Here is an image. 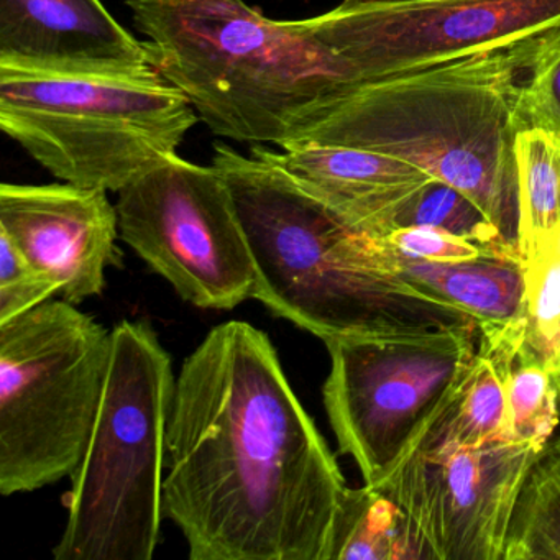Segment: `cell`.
Segmentation results:
<instances>
[{
    "instance_id": "1",
    "label": "cell",
    "mask_w": 560,
    "mask_h": 560,
    "mask_svg": "<svg viewBox=\"0 0 560 560\" xmlns=\"http://www.w3.org/2000/svg\"><path fill=\"white\" fill-rule=\"evenodd\" d=\"M346 478L277 349L215 326L176 375L163 514L192 560H323Z\"/></svg>"
},
{
    "instance_id": "2",
    "label": "cell",
    "mask_w": 560,
    "mask_h": 560,
    "mask_svg": "<svg viewBox=\"0 0 560 560\" xmlns=\"http://www.w3.org/2000/svg\"><path fill=\"white\" fill-rule=\"evenodd\" d=\"M153 65L215 136L252 145L296 142L369 83L352 19L265 18L245 0H124Z\"/></svg>"
},
{
    "instance_id": "3",
    "label": "cell",
    "mask_w": 560,
    "mask_h": 560,
    "mask_svg": "<svg viewBox=\"0 0 560 560\" xmlns=\"http://www.w3.org/2000/svg\"><path fill=\"white\" fill-rule=\"evenodd\" d=\"M212 166L255 265L254 300L320 340L474 330L470 314L418 287L385 238L353 231L254 145L215 143Z\"/></svg>"
},
{
    "instance_id": "4",
    "label": "cell",
    "mask_w": 560,
    "mask_h": 560,
    "mask_svg": "<svg viewBox=\"0 0 560 560\" xmlns=\"http://www.w3.org/2000/svg\"><path fill=\"white\" fill-rule=\"evenodd\" d=\"M521 48L369 81L296 142L395 156L467 195L520 252ZM523 255V254H521Z\"/></svg>"
},
{
    "instance_id": "5",
    "label": "cell",
    "mask_w": 560,
    "mask_h": 560,
    "mask_svg": "<svg viewBox=\"0 0 560 560\" xmlns=\"http://www.w3.org/2000/svg\"><path fill=\"white\" fill-rule=\"evenodd\" d=\"M173 362L143 320L113 329L109 369L86 451L71 475L57 560H152L162 539Z\"/></svg>"
},
{
    "instance_id": "6",
    "label": "cell",
    "mask_w": 560,
    "mask_h": 560,
    "mask_svg": "<svg viewBox=\"0 0 560 560\" xmlns=\"http://www.w3.org/2000/svg\"><path fill=\"white\" fill-rule=\"evenodd\" d=\"M198 110L160 74L0 67V127L55 178L119 192L178 153Z\"/></svg>"
},
{
    "instance_id": "7",
    "label": "cell",
    "mask_w": 560,
    "mask_h": 560,
    "mask_svg": "<svg viewBox=\"0 0 560 560\" xmlns=\"http://www.w3.org/2000/svg\"><path fill=\"white\" fill-rule=\"evenodd\" d=\"M113 330L65 300L0 323V493L71 477L93 432Z\"/></svg>"
},
{
    "instance_id": "8",
    "label": "cell",
    "mask_w": 560,
    "mask_h": 560,
    "mask_svg": "<svg viewBox=\"0 0 560 560\" xmlns=\"http://www.w3.org/2000/svg\"><path fill=\"white\" fill-rule=\"evenodd\" d=\"M478 332L326 340L330 372L323 396L340 454L375 485L432 415L460 388L477 355Z\"/></svg>"
},
{
    "instance_id": "9",
    "label": "cell",
    "mask_w": 560,
    "mask_h": 560,
    "mask_svg": "<svg viewBox=\"0 0 560 560\" xmlns=\"http://www.w3.org/2000/svg\"><path fill=\"white\" fill-rule=\"evenodd\" d=\"M117 195L120 238L182 300L219 311L254 300V258L214 166L176 153Z\"/></svg>"
},
{
    "instance_id": "10",
    "label": "cell",
    "mask_w": 560,
    "mask_h": 560,
    "mask_svg": "<svg viewBox=\"0 0 560 560\" xmlns=\"http://www.w3.org/2000/svg\"><path fill=\"white\" fill-rule=\"evenodd\" d=\"M537 455L511 441L411 448L370 487L402 511L424 560H503L517 494Z\"/></svg>"
},
{
    "instance_id": "11",
    "label": "cell",
    "mask_w": 560,
    "mask_h": 560,
    "mask_svg": "<svg viewBox=\"0 0 560 560\" xmlns=\"http://www.w3.org/2000/svg\"><path fill=\"white\" fill-rule=\"evenodd\" d=\"M349 12L370 81L514 50L560 27V0H425Z\"/></svg>"
},
{
    "instance_id": "12",
    "label": "cell",
    "mask_w": 560,
    "mask_h": 560,
    "mask_svg": "<svg viewBox=\"0 0 560 560\" xmlns=\"http://www.w3.org/2000/svg\"><path fill=\"white\" fill-rule=\"evenodd\" d=\"M0 234L77 306L103 294L107 270L122 265L119 215L104 189L4 183Z\"/></svg>"
},
{
    "instance_id": "13",
    "label": "cell",
    "mask_w": 560,
    "mask_h": 560,
    "mask_svg": "<svg viewBox=\"0 0 560 560\" xmlns=\"http://www.w3.org/2000/svg\"><path fill=\"white\" fill-rule=\"evenodd\" d=\"M0 67L104 77L159 71L149 44L101 0H0Z\"/></svg>"
},
{
    "instance_id": "14",
    "label": "cell",
    "mask_w": 560,
    "mask_h": 560,
    "mask_svg": "<svg viewBox=\"0 0 560 560\" xmlns=\"http://www.w3.org/2000/svg\"><path fill=\"white\" fill-rule=\"evenodd\" d=\"M265 155L332 209L353 231L386 237L412 196L434 176L411 163L355 147L291 142Z\"/></svg>"
},
{
    "instance_id": "15",
    "label": "cell",
    "mask_w": 560,
    "mask_h": 560,
    "mask_svg": "<svg viewBox=\"0 0 560 560\" xmlns=\"http://www.w3.org/2000/svg\"><path fill=\"white\" fill-rule=\"evenodd\" d=\"M398 260L409 280L477 320L478 349L498 355L520 349L527 320L526 258L488 252L460 264H431L399 255Z\"/></svg>"
},
{
    "instance_id": "16",
    "label": "cell",
    "mask_w": 560,
    "mask_h": 560,
    "mask_svg": "<svg viewBox=\"0 0 560 560\" xmlns=\"http://www.w3.org/2000/svg\"><path fill=\"white\" fill-rule=\"evenodd\" d=\"M493 441H508L503 369L477 347L460 388L419 429L405 452L439 444L480 447Z\"/></svg>"
},
{
    "instance_id": "17",
    "label": "cell",
    "mask_w": 560,
    "mask_h": 560,
    "mask_svg": "<svg viewBox=\"0 0 560 560\" xmlns=\"http://www.w3.org/2000/svg\"><path fill=\"white\" fill-rule=\"evenodd\" d=\"M323 560H424L402 511L385 493L346 488Z\"/></svg>"
},
{
    "instance_id": "18",
    "label": "cell",
    "mask_w": 560,
    "mask_h": 560,
    "mask_svg": "<svg viewBox=\"0 0 560 560\" xmlns=\"http://www.w3.org/2000/svg\"><path fill=\"white\" fill-rule=\"evenodd\" d=\"M514 168L520 248L529 258L560 228V139L536 127H523L514 140Z\"/></svg>"
},
{
    "instance_id": "19",
    "label": "cell",
    "mask_w": 560,
    "mask_h": 560,
    "mask_svg": "<svg viewBox=\"0 0 560 560\" xmlns=\"http://www.w3.org/2000/svg\"><path fill=\"white\" fill-rule=\"evenodd\" d=\"M560 560V438L527 471L508 530L503 560Z\"/></svg>"
},
{
    "instance_id": "20",
    "label": "cell",
    "mask_w": 560,
    "mask_h": 560,
    "mask_svg": "<svg viewBox=\"0 0 560 560\" xmlns=\"http://www.w3.org/2000/svg\"><path fill=\"white\" fill-rule=\"evenodd\" d=\"M497 360L503 369L506 388L508 441L540 452L560 422L550 373L521 347L510 359Z\"/></svg>"
},
{
    "instance_id": "21",
    "label": "cell",
    "mask_w": 560,
    "mask_h": 560,
    "mask_svg": "<svg viewBox=\"0 0 560 560\" xmlns=\"http://www.w3.org/2000/svg\"><path fill=\"white\" fill-rule=\"evenodd\" d=\"M412 225L439 229V231L483 245L490 250L521 255L508 244L500 229L478 208L477 202L438 178L425 183L399 215L398 229L412 228Z\"/></svg>"
},
{
    "instance_id": "22",
    "label": "cell",
    "mask_w": 560,
    "mask_h": 560,
    "mask_svg": "<svg viewBox=\"0 0 560 560\" xmlns=\"http://www.w3.org/2000/svg\"><path fill=\"white\" fill-rule=\"evenodd\" d=\"M527 320L521 349L560 375V258L549 250L526 258Z\"/></svg>"
},
{
    "instance_id": "23",
    "label": "cell",
    "mask_w": 560,
    "mask_h": 560,
    "mask_svg": "<svg viewBox=\"0 0 560 560\" xmlns=\"http://www.w3.org/2000/svg\"><path fill=\"white\" fill-rule=\"evenodd\" d=\"M520 114L524 127L560 139V27L521 48Z\"/></svg>"
},
{
    "instance_id": "24",
    "label": "cell",
    "mask_w": 560,
    "mask_h": 560,
    "mask_svg": "<svg viewBox=\"0 0 560 560\" xmlns=\"http://www.w3.org/2000/svg\"><path fill=\"white\" fill-rule=\"evenodd\" d=\"M57 294L58 284L34 267L8 235L0 234V323L27 313Z\"/></svg>"
},
{
    "instance_id": "25",
    "label": "cell",
    "mask_w": 560,
    "mask_h": 560,
    "mask_svg": "<svg viewBox=\"0 0 560 560\" xmlns=\"http://www.w3.org/2000/svg\"><path fill=\"white\" fill-rule=\"evenodd\" d=\"M383 238L399 257L431 261V264H460V261L475 260L488 252H501L490 250L483 245L439 231V229L419 228V225L395 229L392 234Z\"/></svg>"
},
{
    "instance_id": "26",
    "label": "cell",
    "mask_w": 560,
    "mask_h": 560,
    "mask_svg": "<svg viewBox=\"0 0 560 560\" xmlns=\"http://www.w3.org/2000/svg\"><path fill=\"white\" fill-rule=\"evenodd\" d=\"M425 0H343L339 9L342 11H355V9L388 8V5L415 4Z\"/></svg>"
},
{
    "instance_id": "27",
    "label": "cell",
    "mask_w": 560,
    "mask_h": 560,
    "mask_svg": "<svg viewBox=\"0 0 560 560\" xmlns=\"http://www.w3.org/2000/svg\"><path fill=\"white\" fill-rule=\"evenodd\" d=\"M542 250H549L550 254L557 255V257L560 258V228L553 232L552 237L549 238V242H547L546 247H544Z\"/></svg>"
},
{
    "instance_id": "28",
    "label": "cell",
    "mask_w": 560,
    "mask_h": 560,
    "mask_svg": "<svg viewBox=\"0 0 560 560\" xmlns=\"http://www.w3.org/2000/svg\"><path fill=\"white\" fill-rule=\"evenodd\" d=\"M550 378H552L553 386H556L557 401H559V411H560V375L550 376Z\"/></svg>"
}]
</instances>
